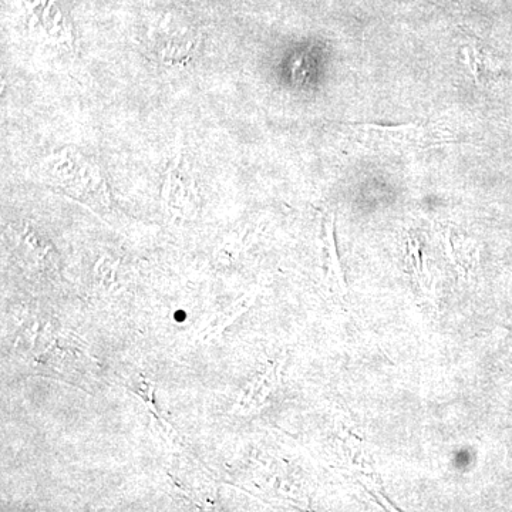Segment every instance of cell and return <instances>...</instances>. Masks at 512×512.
<instances>
[{"mask_svg":"<svg viewBox=\"0 0 512 512\" xmlns=\"http://www.w3.org/2000/svg\"><path fill=\"white\" fill-rule=\"evenodd\" d=\"M355 131L357 138L367 147L377 150L404 151L412 148H424L439 144L441 134L437 127L431 124L412 123L397 127L350 126Z\"/></svg>","mask_w":512,"mask_h":512,"instance_id":"6da1fadb","label":"cell"}]
</instances>
